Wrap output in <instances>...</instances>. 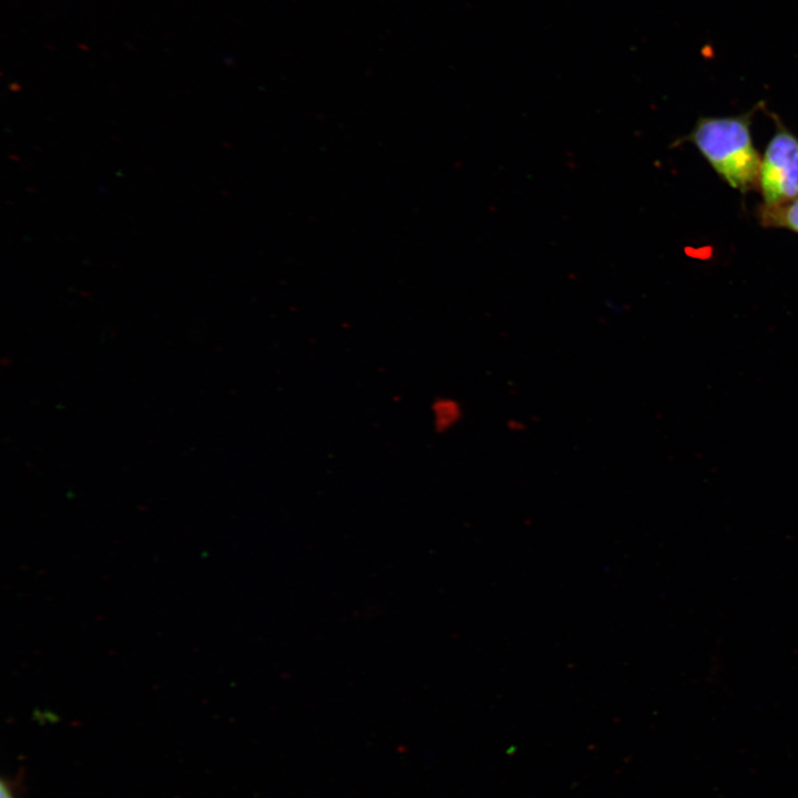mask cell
Masks as SVG:
<instances>
[{
	"mask_svg": "<svg viewBox=\"0 0 798 798\" xmlns=\"http://www.w3.org/2000/svg\"><path fill=\"white\" fill-rule=\"evenodd\" d=\"M751 114L700 117L685 137L729 186L743 193L758 186L761 160L753 144Z\"/></svg>",
	"mask_w": 798,
	"mask_h": 798,
	"instance_id": "6da1fadb",
	"label": "cell"
},
{
	"mask_svg": "<svg viewBox=\"0 0 798 798\" xmlns=\"http://www.w3.org/2000/svg\"><path fill=\"white\" fill-rule=\"evenodd\" d=\"M758 186L764 205L798 198V139L777 120V131L760 160Z\"/></svg>",
	"mask_w": 798,
	"mask_h": 798,
	"instance_id": "7a4b0ae2",
	"label": "cell"
},
{
	"mask_svg": "<svg viewBox=\"0 0 798 798\" xmlns=\"http://www.w3.org/2000/svg\"><path fill=\"white\" fill-rule=\"evenodd\" d=\"M758 217L765 227L786 228L798 233V198L777 205H763Z\"/></svg>",
	"mask_w": 798,
	"mask_h": 798,
	"instance_id": "3957f363",
	"label": "cell"
},
{
	"mask_svg": "<svg viewBox=\"0 0 798 798\" xmlns=\"http://www.w3.org/2000/svg\"><path fill=\"white\" fill-rule=\"evenodd\" d=\"M460 416V410L453 401L443 399L434 403L433 417L434 426L442 430L451 427L457 422Z\"/></svg>",
	"mask_w": 798,
	"mask_h": 798,
	"instance_id": "277c9868",
	"label": "cell"
},
{
	"mask_svg": "<svg viewBox=\"0 0 798 798\" xmlns=\"http://www.w3.org/2000/svg\"><path fill=\"white\" fill-rule=\"evenodd\" d=\"M1 798H17L9 781L1 780Z\"/></svg>",
	"mask_w": 798,
	"mask_h": 798,
	"instance_id": "5b68a950",
	"label": "cell"
}]
</instances>
